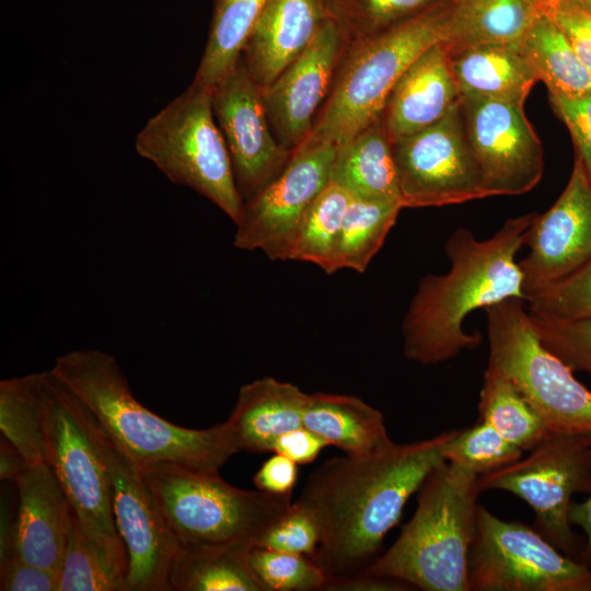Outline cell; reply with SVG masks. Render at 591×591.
Returning <instances> with one entry per match:
<instances>
[{
	"label": "cell",
	"mask_w": 591,
	"mask_h": 591,
	"mask_svg": "<svg viewBox=\"0 0 591 591\" xmlns=\"http://www.w3.org/2000/svg\"><path fill=\"white\" fill-rule=\"evenodd\" d=\"M549 13L591 74V14L576 0H561Z\"/></svg>",
	"instance_id": "7bdbcfd3"
},
{
	"label": "cell",
	"mask_w": 591,
	"mask_h": 591,
	"mask_svg": "<svg viewBox=\"0 0 591 591\" xmlns=\"http://www.w3.org/2000/svg\"><path fill=\"white\" fill-rule=\"evenodd\" d=\"M58 591H127L126 570L84 532L74 513Z\"/></svg>",
	"instance_id": "e575fe53"
},
{
	"label": "cell",
	"mask_w": 591,
	"mask_h": 591,
	"mask_svg": "<svg viewBox=\"0 0 591 591\" xmlns=\"http://www.w3.org/2000/svg\"><path fill=\"white\" fill-rule=\"evenodd\" d=\"M522 454L520 448L480 419L468 428L453 429L442 449L445 462L478 477L519 460Z\"/></svg>",
	"instance_id": "d590c367"
},
{
	"label": "cell",
	"mask_w": 591,
	"mask_h": 591,
	"mask_svg": "<svg viewBox=\"0 0 591 591\" xmlns=\"http://www.w3.org/2000/svg\"><path fill=\"white\" fill-rule=\"evenodd\" d=\"M586 438L591 447V436ZM569 519L571 524L579 526L586 535L581 560L591 567V491L584 501L571 503Z\"/></svg>",
	"instance_id": "7dc6e473"
},
{
	"label": "cell",
	"mask_w": 591,
	"mask_h": 591,
	"mask_svg": "<svg viewBox=\"0 0 591 591\" xmlns=\"http://www.w3.org/2000/svg\"><path fill=\"white\" fill-rule=\"evenodd\" d=\"M523 106L479 96L460 99L466 138L488 196L528 193L543 176L542 143Z\"/></svg>",
	"instance_id": "9a60e30c"
},
{
	"label": "cell",
	"mask_w": 591,
	"mask_h": 591,
	"mask_svg": "<svg viewBox=\"0 0 591 591\" xmlns=\"http://www.w3.org/2000/svg\"><path fill=\"white\" fill-rule=\"evenodd\" d=\"M535 216L531 212L510 218L482 241L465 228L449 236L444 252L450 269L422 277L404 315L405 358L431 366L473 350L482 343V336L464 331L467 315L510 298L525 300L515 256Z\"/></svg>",
	"instance_id": "7a4b0ae2"
},
{
	"label": "cell",
	"mask_w": 591,
	"mask_h": 591,
	"mask_svg": "<svg viewBox=\"0 0 591 591\" xmlns=\"http://www.w3.org/2000/svg\"><path fill=\"white\" fill-rule=\"evenodd\" d=\"M586 11L591 14V0H576Z\"/></svg>",
	"instance_id": "f907efd6"
},
{
	"label": "cell",
	"mask_w": 591,
	"mask_h": 591,
	"mask_svg": "<svg viewBox=\"0 0 591 591\" xmlns=\"http://www.w3.org/2000/svg\"><path fill=\"white\" fill-rule=\"evenodd\" d=\"M303 426L346 454L366 457L389 449L382 413L352 395L312 393L303 412Z\"/></svg>",
	"instance_id": "603a6c76"
},
{
	"label": "cell",
	"mask_w": 591,
	"mask_h": 591,
	"mask_svg": "<svg viewBox=\"0 0 591 591\" xmlns=\"http://www.w3.org/2000/svg\"><path fill=\"white\" fill-rule=\"evenodd\" d=\"M306 398L297 385L273 376L241 386L227 419L240 451L273 452L281 434L303 426Z\"/></svg>",
	"instance_id": "7402d4cb"
},
{
	"label": "cell",
	"mask_w": 591,
	"mask_h": 591,
	"mask_svg": "<svg viewBox=\"0 0 591 591\" xmlns=\"http://www.w3.org/2000/svg\"><path fill=\"white\" fill-rule=\"evenodd\" d=\"M48 371L0 382V431L30 465L45 462L40 428L43 391Z\"/></svg>",
	"instance_id": "1f68e13d"
},
{
	"label": "cell",
	"mask_w": 591,
	"mask_h": 591,
	"mask_svg": "<svg viewBox=\"0 0 591 591\" xmlns=\"http://www.w3.org/2000/svg\"><path fill=\"white\" fill-rule=\"evenodd\" d=\"M541 12L530 0H451L442 43L449 50L519 45Z\"/></svg>",
	"instance_id": "484cf974"
},
{
	"label": "cell",
	"mask_w": 591,
	"mask_h": 591,
	"mask_svg": "<svg viewBox=\"0 0 591 591\" xmlns=\"http://www.w3.org/2000/svg\"><path fill=\"white\" fill-rule=\"evenodd\" d=\"M343 47L384 32L447 0H320Z\"/></svg>",
	"instance_id": "836d02e7"
},
{
	"label": "cell",
	"mask_w": 591,
	"mask_h": 591,
	"mask_svg": "<svg viewBox=\"0 0 591 591\" xmlns=\"http://www.w3.org/2000/svg\"><path fill=\"white\" fill-rule=\"evenodd\" d=\"M478 412L480 420L523 452L535 448L549 433L541 416L511 381L488 364L479 391Z\"/></svg>",
	"instance_id": "4dcf8cb0"
},
{
	"label": "cell",
	"mask_w": 591,
	"mask_h": 591,
	"mask_svg": "<svg viewBox=\"0 0 591 591\" xmlns=\"http://www.w3.org/2000/svg\"><path fill=\"white\" fill-rule=\"evenodd\" d=\"M341 50V36L326 19L308 48L262 90L269 126L285 149L294 151L310 135L329 93Z\"/></svg>",
	"instance_id": "ac0fdd59"
},
{
	"label": "cell",
	"mask_w": 591,
	"mask_h": 591,
	"mask_svg": "<svg viewBox=\"0 0 591 591\" xmlns=\"http://www.w3.org/2000/svg\"><path fill=\"white\" fill-rule=\"evenodd\" d=\"M478 485L482 491L503 490L521 498L535 514L536 530L578 559L569 509L575 494L591 491L586 437L549 432L525 457L478 477Z\"/></svg>",
	"instance_id": "7c38bea8"
},
{
	"label": "cell",
	"mask_w": 591,
	"mask_h": 591,
	"mask_svg": "<svg viewBox=\"0 0 591 591\" xmlns=\"http://www.w3.org/2000/svg\"><path fill=\"white\" fill-rule=\"evenodd\" d=\"M178 545L258 546L291 508L292 493L234 487L219 473L159 462L138 465Z\"/></svg>",
	"instance_id": "8992f818"
},
{
	"label": "cell",
	"mask_w": 591,
	"mask_h": 591,
	"mask_svg": "<svg viewBox=\"0 0 591 591\" xmlns=\"http://www.w3.org/2000/svg\"><path fill=\"white\" fill-rule=\"evenodd\" d=\"M331 182L355 197L401 201L393 140L382 114L337 148Z\"/></svg>",
	"instance_id": "d4e9b609"
},
{
	"label": "cell",
	"mask_w": 591,
	"mask_h": 591,
	"mask_svg": "<svg viewBox=\"0 0 591 591\" xmlns=\"http://www.w3.org/2000/svg\"><path fill=\"white\" fill-rule=\"evenodd\" d=\"M0 568L2 591H58V572L26 563L13 552L1 558Z\"/></svg>",
	"instance_id": "b9f144b4"
},
{
	"label": "cell",
	"mask_w": 591,
	"mask_h": 591,
	"mask_svg": "<svg viewBox=\"0 0 591 591\" xmlns=\"http://www.w3.org/2000/svg\"><path fill=\"white\" fill-rule=\"evenodd\" d=\"M452 430L394 442L366 457L336 456L309 475L294 503L316 523L320 540L311 558L328 578L359 572L373 560L407 500L444 461L442 449Z\"/></svg>",
	"instance_id": "6da1fadb"
},
{
	"label": "cell",
	"mask_w": 591,
	"mask_h": 591,
	"mask_svg": "<svg viewBox=\"0 0 591 591\" xmlns=\"http://www.w3.org/2000/svg\"><path fill=\"white\" fill-rule=\"evenodd\" d=\"M524 245L529 253L519 267L525 300L591 258V181L580 159L556 202L535 216Z\"/></svg>",
	"instance_id": "e0dca14e"
},
{
	"label": "cell",
	"mask_w": 591,
	"mask_h": 591,
	"mask_svg": "<svg viewBox=\"0 0 591 591\" xmlns=\"http://www.w3.org/2000/svg\"><path fill=\"white\" fill-rule=\"evenodd\" d=\"M267 1L213 0L207 44L192 83L212 91L236 67Z\"/></svg>",
	"instance_id": "f1b7e54d"
},
{
	"label": "cell",
	"mask_w": 591,
	"mask_h": 591,
	"mask_svg": "<svg viewBox=\"0 0 591 591\" xmlns=\"http://www.w3.org/2000/svg\"><path fill=\"white\" fill-rule=\"evenodd\" d=\"M398 200L351 197L346 209L335 256V271L364 273L396 222Z\"/></svg>",
	"instance_id": "f546056e"
},
{
	"label": "cell",
	"mask_w": 591,
	"mask_h": 591,
	"mask_svg": "<svg viewBox=\"0 0 591 591\" xmlns=\"http://www.w3.org/2000/svg\"><path fill=\"white\" fill-rule=\"evenodd\" d=\"M248 560L266 591H323L328 578L306 555L256 546L250 552Z\"/></svg>",
	"instance_id": "8d00e7d4"
},
{
	"label": "cell",
	"mask_w": 591,
	"mask_h": 591,
	"mask_svg": "<svg viewBox=\"0 0 591 591\" xmlns=\"http://www.w3.org/2000/svg\"><path fill=\"white\" fill-rule=\"evenodd\" d=\"M253 480L256 488L262 491L291 494L298 480V464L285 455L275 453L262 464Z\"/></svg>",
	"instance_id": "ee69618b"
},
{
	"label": "cell",
	"mask_w": 591,
	"mask_h": 591,
	"mask_svg": "<svg viewBox=\"0 0 591 591\" xmlns=\"http://www.w3.org/2000/svg\"><path fill=\"white\" fill-rule=\"evenodd\" d=\"M212 111L225 141L243 201L286 169L293 151L279 144L269 126L262 89L239 61L211 91Z\"/></svg>",
	"instance_id": "2e32d148"
},
{
	"label": "cell",
	"mask_w": 591,
	"mask_h": 591,
	"mask_svg": "<svg viewBox=\"0 0 591 591\" xmlns=\"http://www.w3.org/2000/svg\"><path fill=\"white\" fill-rule=\"evenodd\" d=\"M531 313L569 321L591 320V258L525 300Z\"/></svg>",
	"instance_id": "74e56055"
},
{
	"label": "cell",
	"mask_w": 591,
	"mask_h": 591,
	"mask_svg": "<svg viewBox=\"0 0 591 591\" xmlns=\"http://www.w3.org/2000/svg\"><path fill=\"white\" fill-rule=\"evenodd\" d=\"M327 445L322 437L301 426L281 434L276 440L273 452L301 465L312 463Z\"/></svg>",
	"instance_id": "f6af8a7d"
},
{
	"label": "cell",
	"mask_w": 591,
	"mask_h": 591,
	"mask_svg": "<svg viewBox=\"0 0 591 591\" xmlns=\"http://www.w3.org/2000/svg\"><path fill=\"white\" fill-rule=\"evenodd\" d=\"M409 584L387 577L359 571L348 576L327 578L325 591H407Z\"/></svg>",
	"instance_id": "bcb514c9"
},
{
	"label": "cell",
	"mask_w": 591,
	"mask_h": 591,
	"mask_svg": "<svg viewBox=\"0 0 591 591\" xmlns=\"http://www.w3.org/2000/svg\"><path fill=\"white\" fill-rule=\"evenodd\" d=\"M336 153L334 143L308 137L279 176L244 201L233 245L259 250L270 260H291L299 225L331 182Z\"/></svg>",
	"instance_id": "4fadbf2b"
},
{
	"label": "cell",
	"mask_w": 591,
	"mask_h": 591,
	"mask_svg": "<svg viewBox=\"0 0 591 591\" xmlns=\"http://www.w3.org/2000/svg\"><path fill=\"white\" fill-rule=\"evenodd\" d=\"M318 540L314 519L293 502L290 510L264 535L258 547L311 557Z\"/></svg>",
	"instance_id": "ab89813d"
},
{
	"label": "cell",
	"mask_w": 591,
	"mask_h": 591,
	"mask_svg": "<svg viewBox=\"0 0 591 591\" xmlns=\"http://www.w3.org/2000/svg\"><path fill=\"white\" fill-rule=\"evenodd\" d=\"M540 11L551 12L561 0H530Z\"/></svg>",
	"instance_id": "681fc988"
},
{
	"label": "cell",
	"mask_w": 591,
	"mask_h": 591,
	"mask_svg": "<svg viewBox=\"0 0 591 591\" xmlns=\"http://www.w3.org/2000/svg\"><path fill=\"white\" fill-rule=\"evenodd\" d=\"M480 493L477 475L442 461L420 486L416 510L396 541L361 571L425 591H470Z\"/></svg>",
	"instance_id": "277c9868"
},
{
	"label": "cell",
	"mask_w": 591,
	"mask_h": 591,
	"mask_svg": "<svg viewBox=\"0 0 591 591\" xmlns=\"http://www.w3.org/2000/svg\"><path fill=\"white\" fill-rule=\"evenodd\" d=\"M49 371L137 465L169 462L218 473L240 451L228 421L190 429L148 409L135 397L116 359L103 350L68 351Z\"/></svg>",
	"instance_id": "3957f363"
},
{
	"label": "cell",
	"mask_w": 591,
	"mask_h": 591,
	"mask_svg": "<svg viewBox=\"0 0 591 591\" xmlns=\"http://www.w3.org/2000/svg\"><path fill=\"white\" fill-rule=\"evenodd\" d=\"M393 151L404 208L489 197L466 138L460 101L439 121L393 140Z\"/></svg>",
	"instance_id": "5bb4252c"
},
{
	"label": "cell",
	"mask_w": 591,
	"mask_h": 591,
	"mask_svg": "<svg viewBox=\"0 0 591 591\" xmlns=\"http://www.w3.org/2000/svg\"><path fill=\"white\" fill-rule=\"evenodd\" d=\"M448 53L461 96L524 104L537 82L518 45L483 44Z\"/></svg>",
	"instance_id": "cb8c5ba5"
},
{
	"label": "cell",
	"mask_w": 591,
	"mask_h": 591,
	"mask_svg": "<svg viewBox=\"0 0 591 591\" xmlns=\"http://www.w3.org/2000/svg\"><path fill=\"white\" fill-rule=\"evenodd\" d=\"M554 111L566 124L591 181V92L578 96L552 95Z\"/></svg>",
	"instance_id": "60d3db41"
},
{
	"label": "cell",
	"mask_w": 591,
	"mask_h": 591,
	"mask_svg": "<svg viewBox=\"0 0 591 591\" xmlns=\"http://www.w3.org/2000/svg\"><path fill=\"white\" fill-rule=\"evenodd\" d=\"M245 544L178 545L170 591H266L250 565Z\"/></svg>",
	"instance_id": "4316f807"
},
{
	"label": "cell",
	"mask_w": 591,
	"mask_h": 591,
	"mask_svg": "<svg viewBox=\"0 0 591 591\" xmlns=\"http://www.w3.org/2000/svg\"><path fill=\"white\" fill-rule=\"evenodd\" d=\"M77 406L108 479L116 528L127 553L126 590L170 591L169 571L178 543L151 488L138 465L78 398Z\"/></svg>",
	"instance_id": "8fae6325"
},
{
	"label": "cell",
	"mask_w": 591,
	"mask_h": 591,
	"mask_svg": "<svg viewBox=\"0 0 591 591\" xmlns=\"http://www.w3.org/2000/svg\"><path fill=\"white\" fill-rule=\"evenodd\" d=\"M468 586L470 591H591V567L537 530L478 505Z\"/></svg>",
	"instance_id": "30bf717a"
},
{
	"label": "cell",
	"mask_w": 591,
	"mask_h": 591,
	"mask_svg": "<svg viewBox=\"0 0 591 591\" xmlns=\"http://www.w3.org/2000/svg\"><path fill=\"white\" fill-rule=\"evenodd\" d=\"M326 20L320 0H268L241 53L264 90L312 43Z\"/></svg>",
	"instance_id": "ffe728a7"
},
{
	"label": "cell",
	"mask_w": 591,
	"mask_h": 591,
	"mask_svg": "<svg viewBox=\"0 0 591 591\" xmlns=\"http://www.w3.org/2000/svg\"><path fill=\"white\" fill-rule=\"evenodd\" d=\"M460 99L448 49L437 43L414 60L389 95L382 115L392 140L439 121Z\"/></svg>",
	"instance_id": "44dd1931"
},
{
	"label": "cell",
	"mask_w": 591,
	"mask_h": 591,
	"mask_svg": "<svg viewBox=\"0 0 591 591\" xmlns=\"http://www.w3.org/2000/svg\"><path fill=\"white\" fill-rule=\"evenodd\" d=\"M451 0L343 47L309 138L340 147L383 112L394 85L426 49L443 42Z\"/></svg>",
	"instance_id": "5b68a950"
},
{
	"label": "cell",
	"mask_w": 591,
	"mask_h": 591,
	"mask_svg": "<svg viewBox=\"0 0 591 591\" xmlns=\"http://www.w3.org/2000/svg\"><path fill=\"white\" fill-rule=\"evenodd\" d=\"M484 311L487 364L511 381L551 433L591 436V391L542 344L525 300L510 298Z\"/></svg>",
	"instance_id": "ba28073f"
},
{
	"label": "cell",
	"mask_w": 591,
	"mask_h": 591,
	"mask_svg": "<svg viewBox=\"0 0 591 591\" xmlns=\"http://www.w3.org/2000/svg\"><path fill=\"white\" fill-rule=\"evenodd\" d=\"M135 148L172 183L197 192L234 223L240 220L244 201L213 115L211 91L192 83L146 123Z\"/></svg>",
	"instance_id": "52a82bcc"
},
{
	"label": "cell",
	"mask_w": 591,
	"mask_h": 591,
	"mask_svg": "<svg viewBox=\"0 0 591 591\" xmlns=\"http://www.w3.org/2000/svg\"><path fill=\"white\" fill-rule=\"evenodd\" d=\"M30 464L21 452L4 437L0 441V478L14 482Z\"/></svg>",
	"instance_id": "c3c4849f"
},
{
	"label": "cell",
	"mask_w": 591,
	"mask_h": 591,
	"mask_svg": "<svg viewBox=\"0 0 591 591\" xmlns=\"http://www.w3.org/2000/svg\"><path fill=\"white\" fill-rule=\"evenodd\" d=\"M18 513L1 545L32 565L59 573L72 525L73 511L46 462L28 465L13 482Z\"/></svg>",
	"instance_id": "d6986e66"
},
{
	"label": "cell",
	"mask_w": 591,
	"mask_h": 591,
	"mask_svg": "<svg viewBox=\"0 0 591 591\" xmlns=\"http://www.w3.org/2000/svg\"><path fill=\"white\" fill-rule=\"evenodd\" d=\"M40 428L45 462L76 519L127 573V553L116 528L102 460L79 416L76 396L50 371L43 391Z\"/></svg>",
	"instance_id": "9c48e42d"
},
{
	"label": "cell",
	"mask_w": 591,
	"mask_h": 591,
	"mask_svg": "<svg viewBox=\"0 0 591 591\" xmlns=\"http://www.w3.org/2000/svg\"><path fill=\"white\" fill-rule=\"evenodd\" d=\"M351 194L329 182L305 212L294 241L291 260L311 263L335 273L340 229Z\"/></svg>",
	"instance_id": "d6a6232c"
},
{
	"label": "cell",
	"mask_w": 591,
	"mask_h": 591,
	"mask_svg": "<svg viewBox=\"0 0 591 591\" xmlns=\"http://www.w3.org/2000/svg\"><path fill=\"white\" fill-rule=\"evenodd\" d=\"M530 313L542 344L572 370L591 374V320L569 321Z\"/></svg>",
	"instance_id": "f35d334b"
},
{
	"label": "cell",
	"mask_w": 591,
	"mask_h": 591,
	"mask_svg": "<svg viewBox=\"0 0 591 591\" xmlns=\"http://www.w3.org/2000/svg\"><path fill=\"white\" fill-rule=\"evenodd\" d=\"M518 48L549 94L578 96L591 92L590 72L549 13L537 15Z\"/></svg>",
	"instance_id": "83f0119b"
}]
</instances>
